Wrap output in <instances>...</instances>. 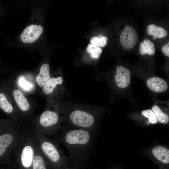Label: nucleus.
Instances as JSON below:
<instances>
[{
  "mask_svg": "<svg viewBox=\"0 0 169 169\" xmlns=\"http://www.w3.org/2000/svg\"><path fill=\"white\" fill-rule=\"evenodd\" d=\"M59 141L68 149L70 158L82 161L90 155L93 147L95 130L66 128L61 126Z\"/></svg>",
  "mask_w": 169,
  "mask_h": 169,
  "instance_id": "obj_1",
  "label": "nucleus"
},
{
  "mask_svg": "<svg viewBox=\"0 0 169 169\" xmlns=\"http://www.w3.org/2000/svg\"><path fill=\"white\" fill-rule=\"evenodd\" d=\"M98 116V109L93 105L65 102L63 125L61 126L95 130Z\"/></svg>",
  "mask_w": 169,
  "mask_h": 169,
  "instance_id": "obj_2",
  "label": "nucleus"
},
{
  "mask_svg": "<svg viewBox=\"0 0 169 169\" xmlns=\"http://www.w3.org/2000/svg\"><path fill=\"white\" fill-rule=\"evenodd\" d=\"M49 105L41 115L39 124L46 133L56 132L61 126L63 120L65 102L59 100L49 102Z\"/></svg>",
  "mask_w": 169,
  "mask_h": 169,
  "instance_id": "obj_3",
  "label": "nucleus"
},
{
  "mask_svg": "<svg viewBox=\"0 0 169 169\" xmlns=\"http://www.w3.org/2000/svg\"><path fill=\"white\" fill-rule=\"evenodd\" d=\"M42 91L49 102L59 100L65 96L70 95L65 87L63 76L59 71L51 74L49 80L42 87Z\"/></svg>",
  "mask_w": 169,
  "mask_h": 169,
  "instance_id": "obj_4",
  "label": "nucleus"
},
{
  "mask_svg": "<svg viewBox=\"0 0 169 169\" xmlns=\"http://www.w3.org/2000/svg\"><path fill=\"white\" fill-rule=\"evenodd\" d=\"M41 148L44 157L48 162L56 169L60 168L67 160L64 152L52 141L44 138L41 144Z\"/></svg>",
  "mask_w": 169,
  "mask_h": 169,
  "instance_id": "obj_5",
  "label": "nucleus"
},
{
  "mask_svg": "<svg viewBox=\"0 0 169 169\" xmlns=\"http://www.w3.org/2000/svg\"><path fill=\"white\" fill-rule=\"evenodd\" d=\"M43 31L42 25L33 23L27 26L20 35V39L23 43L30 44L34 43L39 38Z\"/></svg>",
  "mask_w": 169,
  "mask_h": 169,
  "instance_id": "obj_6",
  "label": "nucleus"
},
{
  "mask_svg": "<svg viewBox=\"0 0 169 169\" xmlns=\"http://www.w3.org/2000/svg\"><path fill=\"white\" fill-rule=\"evenodd\" d=\"M138 39L137 34L134 27L126 26L120 36V42L124 49H131L136 45Z\"/></svg>",
  "mask_w": 169,
  "mask_h": 169,
  "instance_id": "obj_7",
  "label": "nucleus"
},
{
  "mask_svg": "<svg viewBox=\"0 0 169 169\" xmlns=\"http://www.w3.org/2000/svg\"><path fill=\"white\" fill-rule=\"evenodd\" d=\"M13 140V136L9 132H6L0 135V164H3L8 166L4 155Z\"/></svg>",
  "mask_w": 169,
  "mask_h": 169,
  "instance_id": "obj_8",
  "label": "nucleus"
},
{
  "mask_svg": "<svg viewBox=\"0 0 169 169\" xmlns=\"http://www.w3.org/2000/svg\"><path fill=\"white\" fill-rule=\"evenodd\" d=\"M116 75L115 76V82L120 88H124L128 86L130 81V72L124 67H118L116 70Z\"/></svg>",
  "mask_w": 169,
  "mask_h": 169,
  "instance_id": "obj_9",
  "label": "nucleus"
},
{
  "mask_svg": "<svg viewBox=\"0 0 169 169\" xmlns=\"http://www.w3.org/2000/svg\"><path fill=\"white\" fill-rule=\"evenodd\" d=\"M147 85L150 89L156 92L164 91L167 88V84L164 80L156 77L149 79L147 81Z\"/></svg>",
  "mask_w": 169,
  "mask_h": 169,
  "instance_id": "obj_10",
  "label": "nucleus"
},
{
  "mask_svg": "<svg viewBox=\"0 0 169 169\" xmlns=\"http://www.w3.org/2000/svg\"><path fill=\"white\" fill-rule=\"evenodd\" d=\"M14 100L18 108L23 111H27L30 108V104L23 93L20 90L15 89L13 92Z\"/></svg>",
  "mask_w": 169,
  "mask_h": 169,
  "instance_id": "obj_11",
  "label": "nucleus"
},
{
  "mask_svg": "<svg viewBox=\"0 0 169 169\" xmlns=\"http://www.w3.org/2000/svg\"><path fill=\"white\" fill-rule=\"evenodd\" d=\"M51 75L49 64L47 63L43 64L35 79L38 85L40 87H43L48 81Z\"/></svg>",
  "mask_w": 169,
  "mask_h": 169,
  "instance_id": "obj_12",
  "label": "nucleus"
},
{
  "mask_svg": "<svg viewBox=\"0 0 169 169\" xmlns=\"http://www.w3.org/2000/svg\"><path fill=\"white\" fill-rule=\"evenodd\" d=\"M152 153L159 161L164 164L169 163V150L161 146L154 148L152 151Z\"/></svg>",
  "mask_w": 169,
  "mask_h": 169,
  "instance_id": "obj_13",
  "label": "nucleus"
},
{
  "mask_svg": "<svg viewBox=\"0 0 169 169\" xmlns=\"http://www.w3.org/2000/svg\"><path fill=\"white\" fill-rule=\"evenodd\" d=\"M147 33L149 35L159 38H163L167 34V31L163 28L152 24L147 26Z\"/></svg>",
  "mask_w": 169,
  "mask_h": 169,
  "instance_id": "obj_14",
  "label": "nucleus"
},
{
  "mask_svg": "<svg viewBox=\"0 0 169 169\" xmlns=\"http://www.w3.org/2000/svg\"><path fill=\"white\" fill-rule=\"evenodd\" d=\"M139 51L142 55L146 54L153 55L155 52L154 43L148 39L144 40L140 43Z\"/></svg>",
  "mask_w": 169,
  "mask_h": 169,
  "instance_id": "obj_15",
  "label": "nucleus"
},
{
  "mask_svg": "<svg viewBox=\"0 0 169 169\" xmlns=\"http://www.w3.org/2000/svg\"><path fill=\"white\" fill-rule=\"evenodd\" d=\"M0 108L5 112L10 114L13 110V106L8 100L5 94L0 93Z\"/></svg>",
  "mask_w": 169,
  "mask_h": 169,
  "instance_id": "obj_16",
  "label": "nucleus"
},
{
  "mask_svg": "<svg viewBox=\"0 0 169 169\" xmlns=\"http://www.w3.org/2000/svg\"><path fill=\"white\" fill-rule=\"evenodd\" d=\"M152 111L155 114L157 121L162 124H166L169 120L168 115L163 112L160 108L156 105H154L152 108Z\"/></svg>",
  "mask_w": 169,
  "mask_h": 169,
  "instance_id": "obj_17",
  "label": "nucleus"
},
{
  "mask_svg": "<svg viewBox=\"0 0 169 169\" xmlns=\"http://www.w3.org/2000/svg\"><path fill=\"white\" fill-rule=\"evenodd\" d=\"M87 51L93 59L99 58L102 52L101 48L92 44H89L87 48Z\"/></svg>",
  "mask_w": 169,
  "mask_h": 169,
  "instance_id": "obj_18",
  "label": "nucleus"
},
{
  "mask_svg": "<svg viewBox=\"0 0 169 169\" xmlns=\"http://www.w3.org/2000/svg\"><path fill=\"white\" fill-rule=\"evenodd\" d=\"M18 81L19 86L23 91L29 92L34 88L33 84L26 79L23 76H21Z\"/></svg>",
  "mask_w": 169,
  "mask_h": 169,
  "instance_id": "obj_19",
  "label": "nucleus"
},
{
  "mask_svg": "<svg viewBox=\"0 0 169 169\" xmlns=\"http://www.w3.org/2000/svg\"><path fill=\"white\" fill-rule=\"evenodd\" d=\"M107 40V38L105 36L102 37L101 38L94 37L91 38L90 41L91 44L97 47H104L106 45Z\"/></svg>",
  "mask_w": 169,
  "mask_h": 169,
  "instance_id": "obj_20",
  "label": "nucleus"
},
{
  "mask_svg": "<svg viewBox=\"0 0 169 169\" xmlns=\"http://www.w3.org/2000/svg\"><path fill=\"white\" fill-rule=\"evenodd\" d=\"M142 114L148 118L149 122L151 123L155 124L157 123V120L152 110L149 109L143 110L142 112Z\"/></svg>",
  "mask_w": 169,
  "mask_h": 169,
  "instance_id": "obj_21",
  "label": "nucleus"
},
{
  "mask_svg": "<svg viewBox=\"0 0 169 169\" xmlns=\"http://www.w3.org/2000/svg\"><path fill=\"white\" fill-rule=\"evenodd\" d=\"M162 51L164 54L166 56H169V42L164 45L162 48Z\"/></svg>",
  "mask_w": 169,
  "mask_h": 169,
  "instance_id": "obj_22",
  "label": "nucleus"
},
{
  "mask_svg": "<svg viewBox=\"0 0 169 169\" xmlns=\"http://www.w3.org/2000/svg\"><path fill=\"white\" fill-rule=\"evenodd\" d=\"M3 11V8L2 7L0 6V17L2 14Z\"/></svg>",
  "mask_w": 169,
  "mask_h": 169,
  "instance_id": "obj_23",
  "label": "nucleus"
},
{
  "mask_svg": "<svg viewBox=\"0 0 169 169\" xmlns=\"http://www.w3.org/2000/svg\"><path fill=\"white\" fill-rule=\"evenodd\" d=\"M0 169H9V167L8 166L7 167H4L3 166H0Z\"/></svg>",
  "mask_w": 169,
  "mask_h": 169,
  "instance_id": "obj_24",
  "label": "nucleus"
},
{
  "mask_svg": "<svg viewBox=\"0 0 169 169\" xmlns=\"http://www.w3.org/2000/svg\"><path fill=\"white\" fill-rule=\"evenodd\" d=\"M156 38L154 37L153 38V40H154V39H155Z\"/></svg>",
  "mask_w": 169,
  "mask_h": 169,
  "instance_id": "obj_25",
  "label": "nucleus"
}]
</instances>
